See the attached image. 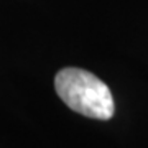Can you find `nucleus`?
<instances>
[{
    "mask_svg": "<svg viewBox=\"0 0 148 148\" xmlns=\"http://www.w3.org/2000/svg\"><path fill=\"white\" fill-rule=\"evenodd\" d=\"M59 99L81 115L109 120L114 115V97L109 86L95 74L81 68H63L54 76Z\"/></svg>",
    "mask_w": 148,
    "mask_h": 148,
    "instance_id": "nucleus-1",
    "label": "nucleus"
}]
</instances>
